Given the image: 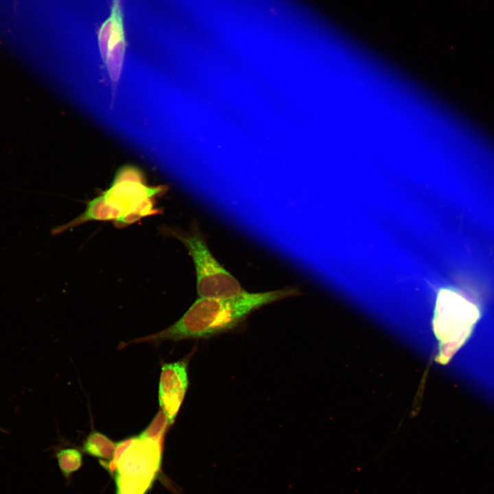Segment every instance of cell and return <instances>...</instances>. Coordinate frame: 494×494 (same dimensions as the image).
I'll use <instances>...</instances> for the list:
<instances>
[{
	"label": "cell",
	"instance_id": "cell-1",
	"mask_svg": "<svg viewBox=\"0 0 494 494\" xmlns=\"http://www.w3.org/2000/svg\"><path fill=\"white\" fill-rule=\"evenodd\" d=\"M297 294L286 287L259 293H243L231 297H199L175 323L136 342L158 344L166 340L209 338L236 327L263 306Z\"/></svg>",
	"mask_w": 494,
	"mask_h": 494
},
{
	"label": "cell",
	"instance_id": "cell-2",
	"mask_svg": "<svg viewBox=\"0 0 494 494\" xmlns=\"http://www.w3.org/2000/svg\"><path fill=\"white\" fill-rule=\"evenodd\" d=\"M163 440L141 434L117 443L113 458L104 464L114 476L116 494H145L157 476Z\"/></svg>",
	"mask_w": 494,
	"mask_h": 494
},
{
	"label": "cell",
	"instance_id": "cell-3",
	"mask_svg": "<svg viewBox=\"0 0 494 494\" xmlns=\"http://www.w3.org/2000/svg\"><path fill=\"white\" fill-rule=\"evenodd\" d=\"M480 316L478 304L462 290L451 287L438 290L433 329L440 342V362L449 360L470 335Z\"/></svg>",
	"mask_w": 494,
	"mask_h": 494
},
{
	"label": "cell",
	"instance_id": "cell-4",
	"mask_svg": "<svg viewBox=\"0 0 494 494\" xmlns=\"http://www.w3.org/2000/svg\"><path fill=\"white\" fill-rule=\"evenodd\" d=\"M169 231L185 246L192 257L199 297H231L245 292L238 281L212 255L197 227L189 232Z\"/></svg>",
	"mask_w": 494,
	"mask_h": 494
},
{
	"label": "cell",
	"instance_id": "cell-5",
	"mask_svg": "<svg viewBox=\"0 0 494 494\" xmlns=\"http://www.w3.org/2000/svg\"><path fill=\"white\" fill-rule=\"evenodd\" d=\"M162 191L161 187L145 185L137 169L126 167L118 172L110 187L102 195L115 213L117 225L121 227L154 213L152 199Z\"/></svg>",
	"mask_w": 494,
	"mask_h": 494
},
{
	"label": "cell",
	"instance_id": "cell-6",
	"mask_svg": "<svg viewBox=\"0 0 494 494\" xmlns=\"http://www.w3.org/2000/svg\"><path fill=\"white\" fill-rule=\"evenodd\" d=\"M189 384L187 362L182 360L161 366L158 403L169 425L174 423L184 400Z\"/></svg>",
	"mask_w": 494,
	"mask_h": 494
},
{
	"label": "cell",
	"instance_id": "cell-7",
	"mask_svg": "<svg viewBox=\"0 0 494 494\" xmlns=\"http://www.w3.org/2000/svg\"><path fill=\"white\" fill-rule=\"evenodd\" d=\"M111 16L113 19V29L103 60L110 79L117 82L121 73L126 49L120 0H113Z\"/></svg>",
	"mask_w": 494,
	"mask_h": 494
},
{
	"label": "cell",
	"instance_id": "cell-8",
	"mask_svg": "<svg viewBox=\"0 0 494 494\" xmlns=\"http://www.w3.org/2000/svg\"><path fill=\"white\" fill-rule=\"evenodd\" d=\"M117 443L105 434L92 430L82 445V451L89 456L106 461L111 460L115 455Z\"/></svg>",
	"mask_w": 494,
	"mask_h": 494
},
{
	"label": "cell",
	"instance_id": "cell-9",
	"mask_svg": "<svg viewBox=\"0 0 494 494\" xmlns=\"http://www.w3.org/2000/svg\"><path fill=\"white\" fill-rule=\"evenodd\" d=\"M59 469L62 475L69 478L71 473L78 471L82 464V453L74 448H63L56 451Z\"/></svg>",
	"mask_w": 494,
	"mask_h": 494
},
{
	"label": "cell",
	"instance_id": "cell-10",
	"mask_svg": "<svg viewBox=\"0 0 494 494\" xmlns=\"http://www.w3.org/2000/svg\"><path fill=\"white\" fill-rule=\"evenodd\" d=\"M113 29V19L110 16L102 25L99 31V45L101 56L104 60L107 51V47L109 38Z\"/></svg>",
	"mask_w": 494,
	"mask_h": 494
}]
</instances>
